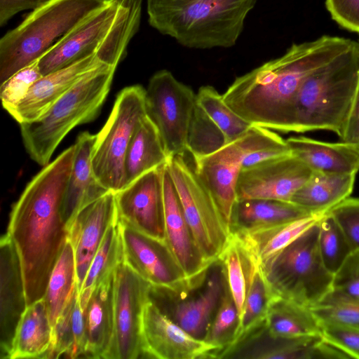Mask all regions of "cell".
Returning <instances> with one entry per match:
<instances>
[{"instance_id": "9", "label": "cell", "mask_w": 359, "mask_h": 359, "mask_svg": "<svg viewBox=\"0 0 359 359\" xmlns=\"http://www.w3.org/2000/svg\"><path fill=\"white\" fill-rule=\"evenodd\" d=\"M146 117L145 89L133 85L121 90L107 122L96 135L92 154L94 175L108 191L116 193L123 189L126 154Z\"/></svg>"}, {"instance_id": "48", "label": "cell", "mask_w": 359, "mask_h": 359, "mask_svg": "<svg viewBox=\"0 0 359 359\" xmlns=\"http://www.w3.org/2000/svg\"><path fill=\"white\" fill-rule=\"evenodd\" d=\"M325 5L339 26L359 34V0H326Z\"/></svg>"}, {"instance_id": "41", "label": "cell", "mask_w": 359, "mask_h": 359, "mask_svg": "<svg viewBox=\"0 0 359 359\" xmlns=\"http://www.w3.org/2000/svg\"><path fill=\"white\" fill-rule=\"evenodd\" d=\"M215 313L203 339L217 346L221 351L232 341L239 325L237 307L229 290L226 280Z\"/></svg>"}, {"instance_id": "50", "label": "cell", "mask_w": 359, "mask_h": 359, "mask_svg": "<svg viewBox=\"0 0 359 359\" xmlns=\"http://www.w3.org/2000/svg\"><path fill=\"white\" fill-rule=\"evenodd\" d=\"M340 139L350 143H355L359 140V83L351 116Z\"/></svg>"}, {"instance_id": "45", "label": "cell", "mask_w": 359, "mask_h": 359, "mask_svg": "<svg viewBox=\"0 0 359 359\" xmlns=\"http://www.w3.org/2000/svg\"><path fill=\"white\" fill-rule=\"evenodd\" d=\"M332 291L359 301V248L355 249L334 273Z\"/></svg>"}, {"instance_id": "47", "label": "cell", "mask_w": 359, "mask_h": 359, "mask_svg": "<svg viewBox=\"0 0 359 359\" xmlns=\"http://www.w3.org/2000/svg\"><path fill=\"white\" fill-rule=\"evenodd\" d=\"M327 212L334 217L354 249H358L359 198L348 197Z\"/></svg>"}, {"instance_id": "42", "label": "cell", "mask_w": 359, "mask_h": 359, "mask_svg": "<svg viewBox=\"0 0 359 359\" xmlns=\"http://www.w3.org/2000/svg\"><path fill=\"white\" fill-rule=\"evenodd\" d=\"M311 309L320 322L359 327V301L332 290Z\"/></svg>"}, {"instance_id": "46", "label": "cell", "mask_w": 359, "mask_h": 359, "mask_svg": "<svg viewBox=\"0 0 359 359\" xmlns=\"http://www.w3.org/2000/svg\"><path fill=\"white\" fill-rule=\"evenodd\" d=\"M323 338L349 358L359 359V327L320 322Z\"/></svg>"}, {"instance_id": "1", "label": "cell", "mask_w": 359, "mask_h": 359, "mask_svg": "<svg viewBox=\"0 0 359 359\" xmlns=\"http://www.w3.org/2000/svg\"><path fill=\"white\" fill-rule=\"evenodd\" d=\"M74 152L72 145L43 166L27 184L10 214L6 233L20 256L28 306L44 297L67 240L62 206Z\"/></svg>"}, {"instance_id": "28", "label": "cell", "mask_w": 359, "mask_h": 359, "mask_svg": "<svg viewBox=\"0 0 359 359\" xmlns=\"http://www.w3.org/2000/svg\"><path fill=\"white\" fill-rule=\"evenodd\" d=\"M267 332L276 338H301L322 335L321 324L311 308L273 293L264 320Z\"/></svg>"}, {"instance_id": "51", "label": "cell", "mask_w": 359, "mask_h": 359, "mask_svg": "<svg viewBox=\"0 0 359 359\" xmlns=\"http://www.w3.org/2000/svg\"><path fill=\"white\" fill-rule=\"evenodd\" d=\"M354 144H355L358 147V149H359V140H358L357 142L354 143Z\"/></svg>"}, {"instance_id": "49", "label": "cell", "mask_w": 359, "mask_h": 359, "mask_svg": "<svg viewBox=\"0 0 359 359\" xmlns=\"http://www.w3.org/2000/svg\"><path fill=\"white\" fill-rule=\"evenodd\" d=\"M50 0H0V26L2 27L20 11L35 10Z\"/></svg>"}, {"instance_id": "21", "label": "cell", "mask_w": 359, "mask_h": 359, "mask_svg": "<svg viewBox=\"0 0 359 359\" xmlns=\"http://www.w3.org/2000/svg\"><path fill=\"white\" fill-rule=\"evenodd\" d=\"M102 64L104 63L95 54L42 76L31 86L24 98L8 112L19 124L35 121L87 72Z\"/></svg>"}, {"instance_id": "2", "label": "cell", "mask_w": 359, "mask_h": 359, "mask_svg": "<svg viewBox=\"0 0 359 359\" xmlns=\"http://www.w3.org/2000/svg\"><path fill=\"white\" fill-rule=\"evenodd\" d=\"M355 43L323 35L294 43L282 56L237 77L222 95L223 100L252 125L292 132L294 104L302 82Z\"/></svg>"}, {"instance_id": "4", "label": "cell", "mask_w": 359, "mask_h": 359, "mask_svg": "<svg viewBox=\"0 0 359 359\" xmlns=\"http://www.w3.org/2000/svg\"><path fill=\"white\" fill-rule=\"evenodd\" d=\"M143 0H107L39 60L42 76L96 55L114 67L139 29Z\"/></svg>"}, {"instance_id": "27", "label": "cell", "mask_w": 359, "mask_h": 359, "mask_svg": "<svg viewBox=\"0 0 359 359\" xmlns=\"http://www.w3.org/2000/svg\"><path fill=\"white\" fill-rule=\"evenodd\" d=\"M53 326L44 299L29 305L18 325L9 359L49 358Z\"/></svg>"}, {"instance_id": "14", "label": "cell", "mask_w": 359, "mask_h": 359, "mask_svg": "<svg viewBox=\"0 0 359 359\" xmlns=\"http://www.w3.org/2000/svg\"><path fill=\"white\" fill-rule=\"evenodd\" d=\"M143 357L158 359L215 358L219 348L192 336L149 298L142 313Z\"/></svg>"}, {"instance_id": "6", "label": "cell", "mask_w": 359, "mask_h": 359, "mask_svg": "<svg viewBox=\"0 0 359 359\" xmlns=\"http://www.w3.org/2000/svg\"><path fill=\"white\" fill-rule=\"evenodd\" d=\"M116 67L102 64L87 72L35 121L20 124L30 158L45 166L64 137L76 126L93 121L109 92Z\"/></svg>"}, {"instance_id": "30", "label": "cell", "mask_w": 359, "mask_h": 359, "mask_svg": "<svg viewBox=\"0 0 359 359\" xmlns=\"http://www.w3.org/2000/svg\"><path fill=\"white\" fill-rule=\"evenodd\" d=\"M168 159L158 129L147 116L133 134L126 154L124 187L144 174L164 165Z\"/></svg>"}, {"instance_id": "23", "label": "cell", "mask_w": 359, "mask_h": 359, "mask_svg": "<svg viewBox=\"0 0 359 359\" xmlns=\"http://www.w3.org/2000/svg\"><path fill=\"white\" fill-rule=\"evenodd\" d=\"M96 135L81 133L74 143L75 152L62 206V218L67 229L79 212L100 198L108 191L97 180L92 166V154Z\"/></svg>"}, {"instance_id": "44", "label": "cell", "mask_w": 359, "mask_h": 359, "mask_svg": "<svg viewBox=\"0 0 359 359\" xmlns=\"http://www.w3.org/2000/svg\"><path fill=\"white\" fill-rule=\"evenodd\" d=\"M78 294L77 287L53 326V343L49 358L62 356L74 358L75 341L72 324V311Z\"/></svg>"}, {"instance_id": "15", "label": "cell", "mask_w": 359, "mask_h": 359, "mask_svg": "<svg viewBox=\"0 0 359 359\" xmlns=\"http://www.w3.org/2000/svg\"><path fill=\"white\" fill-rule=\"evenodd\" d=\"M313 170L292 154L241 168L237 181L239 199H272L290 201L307 182Z\"/></svg>"}, {"instance_id": "17", "label": "cell", "mask_w": 359, "mask_h": 359, "mask_svg": "<svg viewBox=\"0 0 359 359\" xmlns=\"http://www.w3.org/2000/svg\"><path fill=\"white\" fill-rule=\"evenodd\" d=\"M164 165L144 174L115 193L118 219L161 239H165L163 196Z\"/></svg>"}, {"instance_id": "31", "label": "cell", "mask_w": 359, "mask_h": 359, "mask_svg": "<svg viewBox=\"0 0 359 359\" xmlns=\"http://www.w3.org/2000/svg\"><path fill=\"white\" fill-rule=\"evenodd\" d=\"M226 278L223 268L212 272L198 296L178 304L176 323L192 336L204 339L222 299Z\"/></svg>"}, {"instance_id": "22", "label": "cell", "mask_w": 359, "mask_h": 359, "mask_svg": "<svg viewBox=\"0 0 359 359\" xmlns=\"http://www.w3.org/2000/svg\"><path fill=\"white\" fill-rule=\"evenodd\" d=\"M194 163L198 178L231 226L233 209L238 200L237 181L242 168L236 147L230 142Z\"/></svg>"}, {"instance_id": "39", "label": "cell", "mask_w": 359, "mask_h": 359, "mask_svg": "<svg viewBox=\"0 0 359 359\" xmlns=\"http://www.w3.org/2000/svg\"><path fill=\"white\" fill-rule=\"evenodd\" d=\"M226 144L223 133L196 102L188 130L187 151L195 161Z\"/></svg>"}, {"instance_id": "13", "label": "cell", "mask_w": 359, "mask_h": 359, "mask_svg": "<svg viewBox=\"0 0 359 359\" xmlns=\"http://www.w3.org/2000/svg\"><path fill=\"white\" fill-rule=\"evenodd\" d=\"M150 284L124 262L114 271V334L105 359L143 357L142 313Z\"/></svg>"}, {"instance_id": "26", "label": "cell", "mask_w": 359, "mask_h": 359, "mask_svg": "<svg viewBox=\"0 0 359 359\" xmlns=\"http://www.w3.org/2000/svg\"><path fill=\"white\" fill-rule=\"evenodd\" d=\"M323 215H310L271 226L231 229L265 271L285 248L318 221Z\"/></svg>"}, {"instance_id": "8", "label": "cell", "mask_w": 359, "mask_h": 359, "mask_svg": "<svg viewBox=\"0 0 359 359\" xmlns=\"http://www.w3.org/2000/svg\"><path fill=\"white\" fill-rule=\"evenodd\" d=\"M318 221L264 270L273 293L309 308L332 290L334 275L326 268L320 252Z\"/></svg>"}, {"instance_id": "24", "label": "cell", "mask_w": 359, "mask_h": 359, "mask_svg": "<svg viewBox=\"0 0 359 359\" xmlns=\"http://www.w3.org/2000/svg\"><path fill=\"white\" fill-rule=\"evenodd\" d=\"M83 311L85 358L105 359L114 334V272L94 289Z\"/></svg>"}, {"instance_id": "43", "label": "cell", "mask_w": 359, "mask_h": 359, "mask_svg": "<svg viewBox=\"0 0 359 359\" xmlns=\"http://www.w3.org/2000/svg\"><path fill=\"white\" fill-rule=\"evenodd\" d=\"M41 76L38 60L21 69L0 84V97L3 107L8 111L15 107L24 98L31 86Z\"/></svg>"}, {"instance_id": "10", "label": "cell", "mask_w": 359, "mask_h": 359, "mask_svg": "<svg viewBox=\"0 0 359 359\" xmlns=\"http://www.w3.org/2000/svg\"><path fill=\"white\" fill-rule=\"evenodd\" d=\"M183 156L170 158L166 166L198 248L204 259L213 265L228 243L231 226Z\"/></svg>"}, {"instance_id": "35", "label": "cell", "mask_w": 359, "mask_h": 359, "mask_svg": "<svg viewBox=\"0 0 359 359\" xmlns=\"http://www.w3.org/2000/svg\"><path fill=\"white\" fill-rule=\"evenodd\" d=\"M241 320L248 289L252 257L236 233L232 231L219 261Z\"/></svg>"}, {"instance_id": "38", "label": "cell", "mask_w": 359, "mask_h": 359, "mask_svg": "<svg viewBox=\"0 0 359 359\" xmlns=\"http://www.w3.org/2000/svg\"><path fill=\"white\" fill-rule=\"evenodd\" d=\"M196 102L223 133L227 144L236 140L252 126L234 112L212 86L201 87Z\"/></svg>"}, {"instance_id": "16", "label": "cell", "mask_w": 359, "mask_h": 359, "mask_svg": "<svg viewBox=\"0 0 359 359\" xmlns=\"http://www.w3.org/2000/svg\"><path fill=\"white\" fill-rule=\"evenodd\" d=\"M332 348L322 335L301 338H276L264 321L224 348L216 358L313 359L331 358Z\"/></svg>"}, {"instance_id": "32", "label": "cell", "mask_w": 359, "mask_h": 359, "mask_svg": "<svg viewBox=\"0 0 359 359\" xmlns=\"http://www.w3.org/2000/svg\"><path fill=\"white\" fill-rule=\"evenodd\" d=\"M313 215L290 202L272 199H238L231 217V229H251L291 222Z\"/></svg>"}, {"instance_id": "34", "label": "cell", "mask_w": 359, "mask_h": 359, "mask_svg": "<svg viewBox=\"0 0 359 359\" xmlns=\"http://www.w3.org/2000/svg\"><path fill=\"white\" fill-rule=\"evenodd\" d=\"M77 287L75 255L67 238L51 272L43 297L53 326Z\"/></svg>"}, {"instance_id": "19", "label": "cell", "mask_w": 359, "mask_h": 359, "mask_svg": "<svg viewBox=\"0 0 359 359\" xmlns=\"http://www.w3.org/2000/svg\"><path fill=\"white\" fill-rule=\"evenodd\" d=\"M117 221L115 193L109 191L81 210L69 226L67 238L74 251L79 291L106 233Z\"/></svg>"}, {"instance_id": "7", "label": "cell", "mask_w": 359, "mask_h": 359, "mask_svg": "<svg viewBox=\"0 0 359 359\" xmlns=\"http://www.w3.org/2000/svg\"><path fill=\"white\" fill-rule=\"evenodd\" d=\"M107 0H50L0 39V84L39 60Z\"/></svg>"}, {"instance_id": "33", "label": "cell", "mask_w": 359, "mask_h": 359, "mask_svg": "<svg viewBox=\"0 0 359 359\" xmlns=\"http://www.w3.org/2000/svg\"><path fill=\"white\" fill-rule=\"evenodd\" d=\"M123 262L122 240L118 222L111 225L97 250L79 291L81 309L85 310L94 289L114 273Z\"/></svg>"}, {"instance_id": "20", "label": "cell", "mask_w": 359, "mask_h": 359, "mask_svg": "<svg viewBox=\"0 0 359 359\" xmlns=\"http://www.w3.org/2000/svg\"><path fill=\"white\" fill-rule=\"evenodd\" d=\"M0 353L9 359L16 328L27 305L18 250L9 236L0 241Z\"/></svg>"}, {"instance_id": "11", "label": "cell", "mask_w": 359, "mask_h": 359, "mask_svg": "<svg viewBox=\"0 0 359 359\" xmlns=\"http://www.w3.org/2000/svg\"><path fill=\"white\" fill-rule=\"evenodd\" d=\"M196 94L162 69L150 79L145 89L147 116L156 126L169 157L184 155Z\"/></svg>"}, {"instance_id": "36", "label": "cell", "mask_w": 359, "mask_h": 359, "mask_svg": "<svg viewBox=\"0 0 359 359\" xmlns=\"http://www.w3.org/2000/svg\"><path fill=\"white\" fill-rule=\"evenodd\" d=\"M232 142L241 155L242 168L292 154L285 140L272 130L259 126L252 125Z\"/></svg>"}, {"instance_id": "5", "label": "cell", "mask_w": 359, "mask_h": 359, "mask_svg": "<svg viewBox=\"0 0 359 359\" xmlns=\"http://www.w3.org/2000/svg\"><path fill=\"white\" fill-rule=\"evenodd\" d=\"M359 83V41L309 75L297 92L292 132L332 131L341 138Z\"/></svg>"}, {"instance_id": "29", "label": "cell", "mask_w": 359, "mask_h": 359, "mask_svg": "<svg viewBox=\"0 0 359 359\" xmlns=\"http://www.w3.org/2000/svg\"><path fill=\"white\" fill-rule=\"evenodd\" d=\"M355 175L313 171L291 202L311 214L323 215L350 196Z\"/></svg>"}, {"instance_id": "37", "label": "cell", "mask_w": 359, "mask_h": 359, "mask_svg": "<svg viewBox=\"0 0 359 359\" xmlns=\"http://www.w3.org/2000/svg\"><path fill=\"white\" fill-rule=\"evenodd\" d=\"M250 255L252 264L243 316L230 344L264 320L268 302L273 294L263 268L257 259Z\"/></svg>"}, {"instance_id": "3", "label": "cell", "mask_w": 359, "mask_h": 359, "mask_svg": "<svg viewBox=\"0 0 359 359\" xmlns=\"http://www.w3.org/2000/svg\"><path fill=\"white\" fill-rule=\"evenodd\" d=\"M257 0H147L149 25L181 45L199 49L235 45Z\"/></svg>"}, {"instance_id": "12", "label": "cell", "mask_w": 359, "mask_h": 359, "mask_svg": "<svg viewBox=\"0 0 359 359\" xmlns=\"http://www.w3.org/2000/svg\"><path fill=\"white\" fill-rule=\"evenodd\" d=\"M118 222L123 262L151 287L180 295L194 289L165 239L147 234L123 221Z\"/></svg>"}, {"instance_id": "18", "label": "cell", "mask_w": 359, "mask_h": 359, "mask_svg": "<svg viewBox=\"0 0 359 359\" xmlns=\"http://www.w3.org/2000/svg\"><path fill=\"white\" fill-rule=\"evenodd\" d=\"M163 196L165 241L195 288L212 265L204 259L198 248L166 164L163 170Z\"/></svg>"}, {"instance_id": "25", "label": "cell", "mask_w": 359, "mask_h": 359, "mask_svg": "<svg viewBox=\"0 0 359 359\" xmlns=\"http://www.w3.org/2000/svg\"><path fill=\"white\" fill-rule=\"evenodd\" d=\"M291 154L313 171L357 173L359 149L354 143L327 142L299 136L285 140Z\"/></svg>"}, {"instance_id": "40", "label": "cell", "mask_w": 359, "mask_h": 359, "mask_svg": "<svg viewBox=\"0 0 359 359\" xmlns=\"http://www.w3.org/2000/svg\"><path fill=\"white\" fill-rule=\"evenodd\" d=\"M318 228L320 252L326 268L334 274L355 249L330 213L321 216Z\"/></svg>"}]
</instances>
